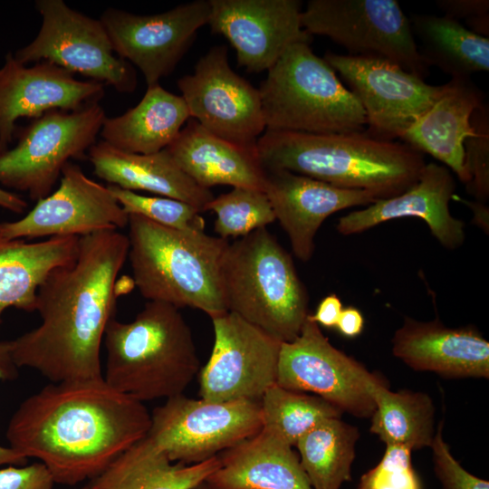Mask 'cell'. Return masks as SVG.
<instances>
[{
  "label": "cell",
  "instance_id": "1",
  "mask_svg": "<svg viewBox=\"0 0 489 489\" xmlns=\"http://www.w3.org/2000/svg\"><path fill=\"white\" fill-rule=\"evenodd\" d=\"M129 246L118 230L80 237L76 257L53 269L38 289L40 325L9 340L17 368L33 369L50 382L102 378L101 347Z\"/></svg>",
  "mask_w": 489,
  "mask_h": 489
},
{
  "label": "cell",
  "instance_id": "2",
  "mask_svg": "<svg viewBox=\"0 0 489 489\" xmlns=\"http://www.w3.org/2000/svg\"><path fill=\"white\" fill-rule=\"evenodd\" d=\"M151 414L102 378L50 382L25 398L7 426L12 449L39 460L55 484L93 479L148 436Z\"/></svg>",
  "mask_w": 489,
  "mask_h": 489
},
{
  "label": "cell",
  "instance_id": "3",
  "mask_svg": "<svg viewBox=\"0 0 489 489\" xmlns=\"http://www.w3.org/2000/svg\"><path fill=\"white\" fill-rule=\"evenodd\" d=\"M265 169H283L337 187L364 190L379 199L396 197L417 179L423 154L403 142L365 130L312 134L265 129L256 143Z\"/></svg>",
  "mask_w": 489,
  "mask_h": 489
},
{
  "label": "cell",
  "instance_id": "4",
  "mask_svg": "<svg viewBox=\"0 0 489 489\" xmlns=\"http://www.w3.org/2000/svg\"><path fill=\"white\" fill-rule=\"evenodd\" d=\"M127 226L132 281L144 298L198 309L210 318L228 312L221 279L228 240L139 215H129Z\"/></svg>",
  "mask_w": 489,
  "mask_h": 489
},
{
  "label": "cell",
  "instance_id": "5",
  "mask_svg": "<svg viewBox=\"0 0 489 489\" xmlns=\"http://www.w3.org/2000/svg\"><path fill=\"white\" fill-rule=\"evenodd\" d=\"M103 343L105 382L139 402L183 394L199 370L191 330L179 309L149 301L129 322L111 319Z\"/></svg>",
  "mask_w": 489,
  "mask_h": 489
},
{
  "label": "cell",
  "instance_id": "6",
  "mask_svg": "<svg viewBox=\"0 0 489 489\" xmlns=\"http://www.w3.org/2000/svg\"><path fill=\"white\" fill-rule=\"evenodd\" d=\"M221 279L228 312L281 342L300 334L308 292L291 254L266 227L229 243Z\"/></svg>",
  "mask_w": 489,
  "mask_h": 489
},
{
  "label": "cell",
  "instance_id": "7",
  "mask_svg": "<svg viewBox=\"0 0 489 489\" xmlns=\"http://www.w3.org/2000/svg\"><path fill=\"white\" fill-rule=\"evenodd\" d=\"M258 90L268 130L334 134L366 129L359 100L313 53L310 42L289 46Z\"/></svg>",
  "mask_w": 489,
  "mask_h": 489
},
{
  "label": "cell",
  "instance_id": "8",
  "mask_svg": "<svg viewBox=\"0 0 489 489\" xmlns=\"http://www.w3.org/2000/svg\"><path fill=\"white\" fill-rule=\"evenodd\" d=\"M99 103L77 110H51L17 129L16 145L0 151V187L25 192L34 201L52 193L71 158H82L97 142L106 118Z\"/></svg>",
  "mask_w": 489,
  "mask_h": 489
},
{
  "label": "cell",
  "instance_id": "9",
  "mask_svg": "<svg viewBox=\"0 0 489 489\" xmlns=\"http://www.w3.org/2000/svg\"><path fill=\"white\" fill-rule=\"evenodd\" d=\"M263 428L260 401H210L177 395L151 414L147 437L170 461L194 465L217 456Z\"/></svg>",
  "mask_w": 489,
  "mask_h": 489
},
{
  "label": "cell",
  "instance_id": "10",
  "mask_svg": "<svg viewBox=\"0 0 489 489\" xmlns=\"http://www.w3.org/2000/svg\"><path fill=\"white\" fill-rule=\"evenodd\" d=\"M302 25L311 35L342 45L350 55L387 59L422 79L427 73L410 21L396 0H310Z\"/></svg>",
  "mask_w": 489,
  "mask_h": 489
},
{
  "label": "cell",
  "instance_id": "11",
  "mask_svg": "<svg viewBox=\"0 0 489 489\" xmlns=\"http://www.w3.org/2000/svg\"><path fill=\"white\" fill-rule=\"evenodd\" d=\"M35 8L42 25L36 37L15 52V60L25 65L48 62L119 92L135 91L136 71L114 53L100 19L82 14L63 0H37Z\"/></svg>",
  "mask_w": 489,
  "mask_h": 489
},
{
  "label": "cell",
  "instance_id": "12",
  "mask_svg": "<svg viewBox=\"0 0 489 489\" xmlns=\"http://www.w3.org/2000/svg\"><path fill=\"white\" fill-rule=\"evenodd\" d=\"M384 379L335 348L309 314L300 334L282 342L276 384L312 393L340 411L368 418L375 410L371 388Z\"/></svg>",
  "mask_w": 489,
  "mask_h": 489
},
{
  "label": "cell",
  "instance_id": "13",
  "mask_svg": "<svg viewBox=\"0 0 489 489\" xmlns=\"http://www.w3.org/2000/svg\"><path fill=\"white\" fill-rule=\"evenodd\" d=\"M323 59L361 104L367 118L365 131L381 139H399L443 91V85L428 84L387 59L331 52Z\"/></svg>",
  "mask_w": 489,
  "mask_h": 489
},
{
  "label": "cell",
  "instance_id": "14",
  "mask_svg": "<svg viewBox=\"0 0 489 489\" xmlns=\"http://www.w3.org/2000/svg\"><path fill=\"white\" fill-rule=\"evenodd\" d=\"M177 87L190 118L224 139L254 147L266 129L259 90L232 70L225 45L212 47Z\"/></svg>",
  "mask_w": 489,
  "mask_h": 489
},
{
  "label": "cell",
  "instance_id": "15",
  "mask_svg": "<svg viewBox=\"0 0 489 489\" xmlns=\"http://www.w3.org/2000/svg\"><path fill=\"white\" fill-rule=\"evenodd\" d=\"M211 320L214 345L200 372V397L260 401L276 384L282 342L230 312Z\"/></svg>",
  "mask_w": 489,
  "mask_h": 489
},
{
  "label": "cell",
  "instance_id": "16",
  "mask_svg": "<svg viewBox=\"0 0 489 489\" xmlns=\"http://www.w3.org/2000/svg\"><path fill=\"white\" fill-rule=\"evenodd\" d=\"M210 12L209 0H197L152 15L108 8L99 19L114 53L136 65L149 86L174 71Z\"/></svg>",
  "mask_w": 489,
  "mask_h": 489
},
{
  "label": "cell",
  "instance_id": "17",
  "mask_svg": "<svg viewBox=\"0 0 489 489\" xmlns=\"http://www.w3.org/2000/svg\"><path fill=\"white\" fill-rule=\"evenodd\" d=\"M60 177L58 188L37 201L24 217L0 223V237H81L128 225L129 216L108 186L87 177L80 166L69 161Z\"/></svg>",
  "mask_w": 489,
  "mask_h": 489
},
{
  "label": "cell",
  "instance_id": "18",
  "mask_svg": "<svg viewBox=\"0 0 489 489\" xmlns=\"http://www.w3.org/2000/svg\"><path fill=\"white\" fill-rule=\"evenodd\" d=\"M211 32L235 50L239 66L249 72L268 71L289 46L310 42L302 25L298 0H209Z\"/></svg>",
  "mask_w": 489,
  "mask_h": 489
},
{
  "label": "cell",
  "instance_id": "19",
  "mask_svg": "<svg viewBox=\"0 0 489 489\" xmlns=\"http://www.w3.org/2000/svg\"><path fill=\"white\" fill-rule=\"evenodd\" d=\"M104 85L95 81L77 80L53 63H21L7 53L0 68V151L9 149L23 117L38 118L51 110H77L99 103Z\"/></svg>",
  "mask_w": 489,
  "mask_h": 489
},
{
  "label": "cell",
  "instance_id": "20",
  "mask_svg": "<svg viewBox=\"0 0 489 489\" xmlns=\"http://www.w3.org/2000/svg\"><path fill=\"white\" fill-rule=\"evenodd\" d=\"M264 191L275 219L288 235L292 253L302 262L312 257L315 235L327 217L379 199L364 190L337 187L283 169H266Z\"/></svg>",
  "mask_w": 489,
  "mask_h": 489
},
{
  "label": "cell",
  "instance_id": "21",
  "mask_svg": "<svg viewBox=\"0 0 489 489\" xmlns=\"http://www.w3.org/2000/svg\"><path fill=\"white\" fill-rule=\"evenodd\" d=\"M455 180L444 165L426 163L418 179L403 193L378 199L339 218L337 231L343 235L365 232L389 220L421 218L441 245L455 250L465 239V223L452 216L449 202L455 195Z\"/></svg>",
  "mask_w": 489,
  "mask_h": 489
},
{
  "label": "cell",
  "instance_id": "22",
  "mask_svg": "<svg viewBox=\"0 0 489 489\" xmlns=\"http://www.w3.org/2000/svg\"><path fill=\"white\" fill-rule=\"evenodd\" d=\"M392 353L417 371L444 378H489V342L473 326L449 328L436 317H404L391 340Z\"/></svg>",
  "mask_w": 489,
  "mask_h": 489
},
{
  "label": "cell",
  "instance_id": "23",
  "mask_svg": "<svg viewBox=\"0 0 489 489\" xmlns=\"http://www.w3.org/2000/svg\"><path fill=\"white\" fill-rule=\"evenodd\" d=\"M484 103L483 92L471 77L452 78L443 84L434 103L398 139L436 158L466 185L469 177L465 167L464 142L474 132V111Z\"/></svg>",
  "mask_w": 489,
  "mask_h": 489
},
{
  "label": "cell",
  "instance_id": "24",
  "mask_svg": "<svg viewBox=\"0 0 489 489\" xmlns=\"http://www.w3.org/2000/svg\"><path fill=\"white\" fill-rule=\"evenodd\" d=\"M177 165L198 186L264 189L266 169L256 146L224 139L190 118L166 149Z\"/></svg>",
  "mask_w": 489,
  "mask_h": 489
},
{
  "label": "cell",
  "instance_id": "25",
  "mask_svg": "<svg viewBox=\"0 0 489 489\" xmlns=\"http://www.w3.org/2000/svg\"><path fill=\"white\" fill-rule=\"evenodd\" d=\"M218 458L206 479L214 489H312L292 446L264 428Z\"/></svg>",
  "mask_w": 489,
  "mask_h": 489
},
{
  "label": "cell",
  "instance_id": "26",
  "mask_svg": "<svg viewBox=\"0 0 489 489\" xmlns=\"http://www.w3.org/2000/svg\"><path fill=\"white\" fill-rule=\"evenodd\" d=\"M87 156L94 174L108 185L175 198L201 212L214 198L211 190L193 181L166 149L152 154L129 153L101 140L89 149Z\"/></svg>",
  "mask_w": 489,
  "mask_h": 489
},
{
  "label": "cell",
  "instance_id": "27",
  "mask_svg": "<svg viewBox=\"0 0 489 489\" xmlns=\"http://www.w3.org/2000/svg\"><path fill=\"white\" fill-rule=\"evenodd\" d=\"M189 119L182 96L156 83L148 86L136 106L120 116L106 117L100 135L119 150L152 154L167 149Z\"/></svg>",
  "mask_w": 489,
  "mask_h": 489
},
{
  "label": "cell",
  "instance_id": "28",
  "mask_svg": "<svg viewBox=\"0 0 489 489\" xmlns=\"http://www.w3.org/2000/svg\"><path fill=\"white\" fill-rule=\"evenodd\" d=\"M80 236H54L41 242L0 237V323L8 307L36 310L37 292L49 273L72 262Z\"/></svg>",
  "mask_w": 489,
  "mask_h": 489
},
{
  "label": "cell",
  "instance_id": "29",
  "mask_svg": "<svg viewBox=\"0 0 489 489\" xmlns=\"http://www.w3.org/2000/svg\"><path fill=\"white\" fill-rule=\"evenodd\" d=\"M218 466V455L194 465L172 462L146 436L87 484L91 489H189Z\"/></svg>",
  "mask_w": 489,
  "mask_h": 489
},
{
  "label": "cell",
  "instance_id": "30",
  "mask_svg": "<svg viewBox=\"0 0 489 489\" xmlns=\"http://www.w3.org/2000/svg\"><path fill=\"white\" fill-rule=\"evenodd\" d=\"M411 30L420 55L452 78L489 71V38L448 16L414 14Z\"/></svg>",
  "mask_w": 489,
  "mask_h": 489
},
{
  "label": "cell",
  "instance_id": "31",
  "mask_svg": "<svg viewBox=\"0 0 489 489\" xmlns=\"http://www.w3.org/2000/svg\"><path fill=\"white\" fill-rule=\"evenodd\" d=\"M375 410L369 431L386 446H400L411 451L430 447L436 434L435 406L424 392L391 391L388 382L372 386Z\"/></svg>",
  "mask_w": 489,
  "mask_h": 489
},
{
  "label": "cell",
  "instance_id": "32",
  "mask_svg": "<svg viewBox=\"0 0 489 489\" xmlns=\"http://www.w3.org/2000/svg\"><path fill=\"white\" fill-rule=\"evenodd\" d=\"M359 437L355 426L332 417L298 440L294 447L312 489H341L351 480Z\"/></svg>",
  "mask_w": 489,
  "mask_h": 489
},
{
  "label": "cell",
  "instance_id": "33",
  "mask_svg": "<svg viewBox=\"0 0 489 489\" xmlns=\"http://www.w3.org/2000/svg\"><path fill=\"white\" fill-rule=\"evenodd\" d=\"M263 428L291 446L321 422L341 417L342 411L323 398L278 386L270 387L260 400Z\"/></svg>",
  "mask_w": 489,
  "mask_h": 489
},
{
  "label": "cell",
  "instance_id": "34",
  "mask_svg": "<svg viewBox=\"0 0 489 489\" xmlns=\"http://www.w3.org/2000/svg\"><path fill=\"white\" fill-rule=\"evenodd\" d=\"M216 214L214 231L223 239L244 236L273 223L275 216L264 190L233 187L227 193L214 197L206 211Z\"/></svg>",
  "mask_w": 489,
  "mask_h": 489
},
{
  "label": "cell",
  "instance_id": "35",
  "mask_svg": "<svg viewBox=\"0 0 489 489\" xmlns=\"http://www.w3.org/2000/svg\"><path fill=\"white\" fill-rule=\"evenodd\" d=\"M108 187L128 216H142L160 225L183 231L205 229L202 212L188 203L167 197L143 196L113 185Z\"/></svg>",
  "mask_w": 489,
  "mask_h": 489
},
{
  "label": "cell",
  "instance_id": "36",
  "mask_svg": "<svg viewBox=\"0 0 489 489\" xmlns=\"http://www.w3.org/2000/svg\"><path fill=\"white\" fill-rule=\"evenodd\" d=\"M474 132L464 142L465 167L469 182L466 190L476 201L489 198V110L484 103L471 119Z\"/></svg>",
  "mask_w": 489,
  "mask_h": 489
},
{
  "label": "cell",
  "instance_id": "37",
  "mask_svg": "<svg viewBox=\"0 0 489 489\" xmlns=\"http://www.w3.org/2000/svg\"><path fill=\"white\" fill-rule=\"evenodd\" d=\"M411 453L404 446H386L380 461L361 475L355 489H422Z\"/></svg>",
  "mask_w": 489,
  "mask_h": 489
},
{
  "label": "cell",
  "instance_id": "38",
  "mask_svg": "<svg viewBox=\"0 0 489 489\" xmlns=\"http://www.w3.org/2000/svg\"><path fill=\"white\" fill-rule=\"evenodd\" d=\"M442 430L443 421H440L430 446L434 472L442 489H489L487 480L472 475L455 459L443 438Z\"/></svg>",
  "mask_w": 489,
  "mask_h": 489
},
{
  "label": "cell",
  "instance_id": "39",
  "mask_svg": "<svg viewBox=\"0 0 489 489\" xmlns=\"http://www.w3.org/2000/svg\"><path fill=\"white\" fill-rule=\"evenodd\" d=\"M54 481L40 462L0 469V489H53Z\"/></svg>",
  "mask_w": 489,
  "mask_h": 489
},
{
  "label": "cell",
  "instance_id": "40",
  "mask_svg": "<svg viewBox=\"0 0 489 489\" xmlns=\"http://www.w3.org/2000/svg\"><path fill=\"white\" fill-rule=\"evenodd\" d=\"M436 5L445 12V15L456 21L464 18L472 27L473 32L486 36L489 32L488 0H439Z\"/></svg>",
  "mask_w": 489,
  "mask_h": 489
},
{
  "label": "cell",
  "instance_id": "41",
  "mask_svg": "<svg viewBox=\"0 0 489 489\" xmlns=\"http://www.w3.org/2000/svg\"><path fill=\"white\" fill-rule=\"evenodd\" d=\"M17 366L14 364L10 350L9 340L0 341V381L11 379L17 376ZM27 458L15 452L11 447L0 446V465H20Z\"/></svg>",
  "mask_w": 489,
  "mask_h": 489
},
{
  "label": "cell",
  "instance_id": "42",
  "mask_svg": "<svg viewBox=\"0 0 489 489\" xmlns=\"http://www.w3.org/2000/svg\"><path fill=\"white\" fill-rule=\"evenodd\" d=\"M342 309L340 299L335 293H331L321 301L316 312L309 314V317L318 325L332 328L336 327Z\"/></svg>",
  "mask_w": 489,
  "mask_h": 489
},
{
  "label": "cell",
  "instance_id": "43",
  "mask_svg": "<svg viewBox=\"0 0 489 489\" xmlns=\"http://www.w3.org/2000/svg\"><path fill=\"white\" fill-rule=\"evenodd\" d=\"M336 327L340 333L347 338L357 337L364 327L362 313L355 307L342 309Z\"/></svg>",
  "mask_w": 489,
  "mask_h": 489
},
{
  "label": "cell",
  "instance_id": "44",
  "mask_svg": "<svg viewBox=\"0 0 489 489\" xmlns=\"http://www.w3.org/2000/svg\"><path fill=\"white\" fill-rule=\"evenodd\" d=\"M452 199L457 200L463 204H465L474 213L473 223L479 226L484 232L488 234L489 229V208L485 206V203L479 201H468L463 199L457 195H454Z\"/></svg>",
  "mask_w": 489,
  "mask_h": 489
},
{
  "label": "cell",
  "instance_id": "45",
  "mask_svg": "<svg viewBox=\"0 0 489 489\" xmlns=\"http://www.w3.org/2000/svg\"><path fill=\"white\" fill-rule=\"evenodd\" d=\"M0 206L14 213L21 214L28 204L17 194L9 192L0 187Z\"/></svg>",
  "mask_w": 489,
  "mask_h": 489
},
{
  "label": "cell",
  "instance_id": "46",
  "mask_svg": "<svg viewBox=\"0 0 489 489\" xmlns=\"http://www.w3.org/2000/svg\"><path fill=\"white\" fill-rule=\"evenodd\" d=\"M189 489H214V488L205 480L193 485Z\"/></svg>",
  "mask_w": 489,
  "mask_h": 489
},
{
  "label": "cell",
  "instance_id": "47",
  "mask_svg": "<svg viewBox=\"0 0 489 489\" xmlns=\"http://www.w3.org/2000/svg\"><path fill=\"white\" fill-rule=\"evenodd\" d=\"M82 489H91L88 484H86L84 487H82Z\"/></svg>",
  "mask_w": 489,
  "mask_h": 489
}]
</instances>
